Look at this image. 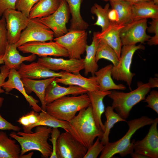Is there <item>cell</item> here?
I'll list each match as a JSON object with an SVG mask.
<instances>
[{"label": "cell", "mask_w": 158, "mask_h": 158, "mask_svg": "<svg viewBox=\"0 0 158 158\" xmlns=\"http://www.w3.org/2000/svg\"><path fill=\"white\" fill-rule=\"evenodd\" d=\"M69 133L87 149L93 144L96 137L102 139L103 132L97 127L90 104L80 110L69 122Z\"/></svg>", "instance_id": "obj_1"}, {"label": "cell", "mask_w": 158, "mask_h": 158, "mask_svg": "<svg viewBox=\"0 0 158 158\" xmlns=\"http://www.w3.org/2000/svg\"><path fill=\"white\" fill-rule=\"evenodd\" d=\"M36 127L34 132L27 133L19 131L16 133L12 132L10 136L20 144L21 156L29 151L37 150L44 158H48L52 152V146L48 142L52 128L44 126Z\"/></svg>", "instance_id": "obj_2"}, {"label": "cell", "mask_w": 158, "mask_h": 158, "mask_svg": "<svg viewBox=\"0 0 158 158\" xmlns=\"http://www.w3.org/2000/svg\"><path fill=\"white\" fill-rule=\"evenodd\" d=\"M154 119L146 116L127 121L128 129L125 135L119 140L109 142L105 145L101 152L100 158H111L118 154L122 157L133 152V139L131 141L133 135L138 129L146 126L151 125Z\"/></svg>", "instance_id": "obj_3"}, {"label": "cell", "mask_w": 158, "mask_h": 158, "mask_svg": "<svg viewBox=\"0 0 158 158\" xmlns=\"http://www.w3.org/2000/svg\"><path fill=\"white\" fill-rule=\"evenodd\" d=\"M90 104L87 93L79 95L65 96L47 104L46 111L62 120L70 121L80 110Z\"/></svg>", "instance_id": "obj_4"}, {"label": "cell", "mask_w": 158, "mask_h": 158, "mask_svg": "<svg viewBox=\"0 0 158 158\" xmlns=\"http://www.w3.org/2000/svg\"><path fill=\"white\" fill-rule=\"evenodd\" d=\"M150 83L141 81L137 82V87L127 93L116 90L111 91L108 96L112 100L111 107L122 118L127 119L133 107L140 101L144 100L150 92Z\"/></svg>", "instance_id": "obj_5"}, {"label": "cell", "mask_w": 158, "mask_h": 158, "mask_svg": "<svg viewBox=\"0 0 158 158\" xmlns=\"http://www.w3.org/2000/svg\"><path fill=\"white\" fill-rule=\"evenodd\" d=\"M145 49V46L141 44L122 46L119 63L116 66H113L112 69L111 75L113 79L125 82L130 89L132 79L135 75L130 70L133 56L138 50Z\"/></svg>", "instance_id": "obj_6"}, {"label": "cell", "mask_w": 158, "mask_h": 158, "mask_svg": "<svg viewBox=\"0 0 158 158\" xmlns=\"http://www.w3.org/2000/svg\"><path fill=\"white\" fill-rule=\"evenodd\" d=\"M87 33L86 30L68 31L65 35L54 39L67 51L69 59H81L87 45Z\"/></svg>", "instance_id": "obj_7"}, {"label": "cell", "mask_w": 158, "mask_h": 158, "mask_svg": "<svg viewBox=\"0 0 158 158\" xmlns=\"http://www.w3.org/2000/svg\"><path fill=\"white\" fill-rule=\"evenodd\" d=\"M54 33L43 24L40 18L29 19L26 27L21 32L20 39L15 44L17 47L31 42H46L52 41Z\"/></svg>", "instance_id": "obj_8"}, {"label": "cell", "mask_w": 158, "mask_h": 158, "mask_svg": "<svg viewBox=\"0 0 158 158\" xmlns=\"http://www.w3.org/2000/svg\"><path fill=\"white\" fill-rule=\"evenodd\" d=\"M147 28L145 18L132 20L124 25L120 33L122 46L136 45L147 41L151 37L146 33Z\"/></svg>", "instance_id": "obj_9"}, {"label": "cell", "mask_w": 158, "mask_h": 158, "mask_svg": "<svg viewBox=\"0 0 158 158\" xmlns=\"http://www.w3.org/2000/svg\"><path fill=\"white\" fill-rule=\"evenodd\" d=\"M18 49L23 53H31L41 57L68 56L67 50L59 44L52 40L48 42H29L19 46Z\"/></svg>", "instance_id": "obj_10"}, {"label": "cell", "mask_w": 158, "mask_h": 158, "mask_svg": "<svg viewBox=\"0 0 158 158\" xmlns=\"http://www.w3.org/2000/svg\"><path fill=\"white\" fill-rule=\"evenodd\" d=\"M87 150L68 132L60 133L57 139L56 151L58 158H83Z\"/></svg>", "instance_id": "obj_11"}, {"label": "cell", "mask_w": 158, "mask_h": 158, "mask_svg": "<svg viewBox=\"0 0 158 158\" xmlns=\"http://www.w3.org/2000/svg\"><path fill=\"white\" fill-rule=\"evenodd\" d=\"M60 1L59 8L54 13L40 18L42 22L52 31L56 38L61 37L68 32L66 24L69 18V7L65 0Z\"/></svg>", "instance_id": "obj_12"}, {"label": "cell", "mask_w": 158, "mask_h": 158, "mask_svg": "<svg viewBox=\"0 0 158 158\" xmlns=\"http://www.w3.org/2000/svg\"><path fill=\"white\" fill-rule=\"evenodd\" d=\"M3 16L6 22L8 43L15 44L19 40L22 30L26 27L29 18L15 9L6 10Z\"/></svg>", "instance_id": "obj_13"}, {"label": "cell", "mask_w": 158, "mask_h": 158, "mask_svg": "<svg viewBox=\"0 0 158 158\" xmlns=\"http://www.w3.org/2000/svg\"><path fill=\"white\" fill-rule=\"evenodd\" d=\"M158 118L154 119L148 132L140 140L133 139L135 152L147 157L148 158H158Z\"/></svg>", "instance_id": "obj_14"}, {"label": "cell", "mask_w": 158, "mask_h": 158, "mask_svg": "<svg viewBox=\"0 0 158 158\" xmlns=\"http://www.w3.org/2000/svg\"><path fill=\"white\" fill-rule=\"evenodd\" d=\"M37 62L49 70L54 71L63 70L77 74L84 69L83 59L54 58L49 57H41Z\"/></svg>", "instance_id": "obj_15"}, {"label": "cell", "mask_w": 158, "mask_h": 158, "mask_svg": "<svg viewBox=\"0 0 158 158\" xmlns=\"http://www.w3.org/2000/svg\"><path fill=\"white\" fill-rule=\"evenodd\" d=\"M8 77V80L2 86L4 91L8 93L13 89H16L23 95L33 110L38 112L41 111L42 109L37 104L38 100L27 94L18 71L13 68L10 69Z\"/></svg>", "instance_id": "obj_16"}, {"label": "cell", "mask_w": 158, "mask_h": 158, "mask_svg": "<svg viewBox=\"0 0 158 158\" xmlns=\"http://www.w3.org/2000/svg\"><path fill=\"white\" fill-rule=\"evenodd\" d=\"M17 71L21 79L27 78L39 80L52 77L60 78L62 75L61 71L57 72L51 70L37 62L29 64L23 63Z\"/></svg>", "instance_id": "obj_17"}, {"label": "cell", "mask_w": 158, "mask_h": 158, "mask_svg": "<svg viewBox=\"0 0 158 158\" xmlns=\"http://www.w3.org/2000/svg\"><path fill=\"white\" fill-rule=\"evenodd\" d=\"M62 76L56 78L55 81L58 83L65 85H73L80 87L88 92L99 90V86L95 75L86 78L80 73H73L66 71H61Z\"/></svg>", "instance_id": "obj_18"}, {"label": "cell", "mask_w": 158, "mask_h": 158, "mask_svg": "<svg viewBox=\"0 0 158 158\" xmlns=\"http://www.w3.org/2000/svg\"><path fill=\"white\" fill-rule=\"evenodd\" d=\"M87 91L80 87L69 85L68 87L60 85L55 80L47 87L45 92V102L46 104L62 97L72 95L77 96L87 93Z\"/></svg>", "instance_id": "obj_19"}, {"label": "cell", "mask_w": 158, "mask_h": 158, "mask_svg": "<svg viewBox=\"0 0 158 158\" xmlns=\"http://www.w3.org/2000/svg\"><path fill=\"white\" fill-rule=\"evenodd\" d=\"M124 25H119L110 21L108 28L103 31L95 32L93 34L98 39H102L111 47L120 59L122 45L120 33Z\"/></svg>", "instance_id": "obj_20"}, {"label": "cell", "mask_w": 158, "mask_h": 158, "mask_svg": "<svg viewBox=\"0 0 158 158\" xmlns=\"http://www.w3.org/2000/svg\"><path fill=\"white\" fill-rule=\"evenodd\" d=\"M111 91H102L97 90L87 93L90 101L92 114L96 125L103 133L105 128L101 119L102 115L105 110L103 99L105 96L111 93Z\"/></svg>", "instance_id": "obj_21"}, {"label": "cell", "mask_w": 158, "mask_h": 158, "mask_svg": "<svg viewBox=\"0 0 158 158\" xmlns=\"http://www.w3.org/2000/svg\"><path fill=\"white\" fill-rule=\"evenodd\" d=\"M56 78L52 77L41 80L27 78L21 79L24 88L28 94L34 92L39 98L42 104V110L46 111L47 104L45 102L46 90L48 86L55 80Z\"/></svg>", "instance_id": "obj_22"}, {"label": "cell", "mask_w": 158, "mask_h": 158, "mask_svg": "<svg viewBox=\"0 0 158 158\" xmlns=\"http://www.w3.org/2000/svg\"><path fill=\"white\" fill-rule=\"evenodd\" d=\"M15 44L8 43L5 53L3 56L4 65L9 69H15L18 71L23 61L31 62L36 58V55L32 54L27 56L20 54Z\"/></svg>", "instance_id": "obj_23"}, {"label": "cell", "mask_w": 158, "mask_h": 158, "mask_svg": "<svg viewBox=\"0 0 158 158\" xmlns=\"http://www.w3.org/2000/svg\"><path fill=\"white\" fill-rule=\"evenodd\" d=\"M113 65H107L97 70L95 73L97 81L99 86V90L106 91L111 90H124L126 87L121 84H116L114 82L111 75Z\"/></svg>", "instance_id": "obj_24"}, {"label": "cell", "mask_w": 158, "mask_h": 158, "mask_svg": "<svg viewBox=\"0 0 158 158\" xmlns=\"http://www.w3.org/2000/svg\"><path fill=\"white\" fill-rule=\"evenodd\" d=\"M131 15L132 20L147 18H158V5L153 1L133 4Z\"/></svg>", "instance_id": "obj_25"}, {"label": "cell", "mask_w": 158, "mask_h": 158, "mask_svg": "<svg viewBox=\"0 0 158 158\" xmlns=\"http://www.w3.org/2000/svg\"><path fill=\"white\" fill-rule=\"evenodd\" d=\"M60 0H39L31 9L29 19L41 18L48 16L58 8Z\"/></svg>", "instance_id": "obj_26"}, {"label": "cell", "mask_w": 158, "mask_h": 158, "mask_svg": "<svg viewBox=\"0 0 158 158\" xmlns=\"http://www.w3.org/2000/svg\"><path fill=\"white\" fill-rule=\"evenodd\" d=\"M21 150L15 140L9 138L5 132L0 131V158H20Z\"/></svg>", "instance_id": "obj_27"}, {"label": "cell", "mask_w": 158, "mask_h": 158, "mask_svg": "<svg viewBox=\"0 0 158 158\" xmlns=\"http://www.w3.org/2000/svg\"><path fill=\"white\" fill-rule=\"evenodd\" d=\"M67 3L72 18L68 31L86 30L89 25L84 20L80 14L81 5L84 0H65Z\"/></svg>", "instance_id": "obj_28"}, {"label": "cell", "mask_w": 158, "mask_h": 158, "mask_svg": "<svg viewBox=\"0 0 158 158\" xmlns=\"http://www.w3.org/2000/svg\"><path fill=\"white\" fill-rule=\"evenodd\" d=\"M111 8L115 11L117 16L116 24L124 25L132 21L131 4L125 0H111Z\"/></svg>", "instance_id": "obj_29"}, {"label": "cell", "mask_w": 158, "mask_h": 158, "mask_svg": "<svg viewBox=\"0 0 158 158\" xmlns=\"http://www.w3.org/2000/svg\"><path fill=\"white\" fill-rule=\"evenodd\" d=\"M98 40V39L93 34L91 44L87 45L85 50L86 55L83 59L84 73L85 76H87L90 73L92 76H94L95 73L98 70L99 66L95 60Z\"/></svg>", "instance_id": "obj_30"}, {"label": "cell", "mask_w": 158, "mask_h": 158, "mask_svg": "<svg viewBox=\"0 0 158 158\" xmlns=\"http://www.w3.org/2000/svg\"><path fill=\"white\" fill-rule=\"evenodd\" d=\"M98 39L95 56L96 62L97 63L100 59H104L111 61L113 66H116L119 63V59L116 52L104 40Z\"/></svg>", "instance_id": "obj_31"}, {"label": "cell", "mask_w": 158, "mask_h": 158, "mask_svg": "<svg viewBox=\"0 0 158 158\" xmlns=\"http://www.w3.org/2000/svg\"><path fill=\"white\" fill-rule=\"evenodd\" d=\"M104 113L106 120L104 124L105 130L100 141L104 145L109 142V135L110 130L114 125L118 122L127 121L126 119L122 118L117 113L115 112L111 106L107 107L105 109Z\"/></svg>", "instance_id": "obj_32"}, {"label": "cell", "mask_w": 158, "mask_h": 158, "mask_svg": "<svg viewBox=\"0 0 158 158\" xmlns=\"http://www.w3.org/2000/svg\"><path fill=\"white\" fill-rule=\"evenodd\" d=\"M109 4H106L103 8L101 5L95 3L91 8L92 13L95 14L97 17L96 22L94 25L100 26L102 28L101 31L105 30L110 23L109 13L110 10Z\"/></svg>", "instance_id": "obj_33"}, {"label": "cell", "mask_w": 158, "mask_h": 158, "mask_svg": "<svg viewBox=\"0 0 158 158\" xmlns=\"http://www.w3.org/2000/svg\"><path fill=\"white\" fill-rule=\"evenodd\" d=\"M39 115L40 120L36 127L39 126H44L52 128H60L66 131L69 132L68 122L58 119L42 110L39 113Z\"/></svg>", "instance_id": "obj_34"}, {"label": "cell", "mask_w": 158, "mask_h": 158, "mask_svg": "<svg viewBox=\"0 0 158 158\" xmlns=\"http://www.w3.org/2000/svg\"><path fill=\"white\" fill-rule=\"evenodd\" d=\"M40 119L39 113L33 110L20 117L17 121L22 126L24 132L30 133L32 132V129L36 127Z\"/></svg>", "instance_id": "obj_35"}, {"label": "cell", "mask_w": 158, "mask_h": 158, "mask_svg": "<svg viewBox=\"0 0 158 158\" xmlns=\"http://www.w3.org/2000/svg\"><path fill=\"white\" fill-rule=\"evenodd\" d=\"M8 43L6 22L3 16L0 19V56H4Z\"/></svg>", "instance_id": "obj_36"}, {"label": "cell", "mask_w": 158, "mask_h": 158, "mask_svg": "<svg viewBox=\"0 0 158 158\" xmlns=\"http://www.w3.org/2000/svg\"><path fill=\"white\" fill-rule=\"evenodd\" d=\"M39 0H17L15 9L21 12L28 17L30 10Z\"/></svg>", "instance_id": "obj_37"}, {"label": "cell", "mask_w": 158, "mask_h": 158, "mask_svg": "<svg viewBox=\"0 0 158 158\" xmlns=\"http://www.w3.org/2000/svg\"><path fill=\"white\" fill-rule=\"evenodd\" d=\"M97 138L95 142L87 149L83 158H97L103 149L104 145Z\"/></svg>", "instance_id": "obj_38"}, {"label": "cell", "mask_w": 158, "mask_h": 158, "mask_svg": "<svg viewBox=\"0 0 158 158\" xmlns=\"http://www.w3.org/2000/svg\"><path fill=\"white\" fill-rule=\"evenodd\" d=\"M150 26L147 28L149 33H154L155 35L150 38L147 44L150 46L157 45L158 44V18L153 19L152 21L149 22Z\"/></svg>", "instance_id": "obj_39"}, {"label": "cell", "mask_w": 158, "mask_h": 158, "mask_svg": "<svg viewBox=\"0 0 158 158\" xmlns=\"http://www.w3.org/2000/svg\"><path fill=\"white\" fill-rule=\"evenodd\" d=\"M147 103L146 107L150 108L158 114V92L155 90L151 91L144 99Z\"/></svg>", "instance_id": "obj_40"}, {"label": "cell", "mask_w": 158, "mask_h": 158, "mask_svg": "<svg viewBox=\"0 0 158 158\" xmlns=\"http://www.w3.org/2000/svg\"><path fill=\"white\" fill-rule=\"evenodd\" d=\"M60 134V132L58 128H52L51 133V138H49L52 144V152L50 158H58L56 153V148L57 140Z\"/></svg>", "instance_id": "obj_41"}, {"label": "cell", "mask_w": 158, "mask_h": 158, "mask_svg": "<svg viewBox=\"0 0 158 158\" xmlns=\"http://www.w3.org/2000/svg\"><path fill=\"white\" fill-rule=\"evenodd\" d=\"M17 0H0V17L8 9H15Z\"/></svg>", "instance_id": "obj_42"}, {"label": "cell", "mask_w": 158, "mask_h": 158, "mask_svg": "<svg viewBox=\"0 0 158 158\" xmlns=\"http://www.w3.org/2000/svg\"><path fill=\"white\" fill-rule=\"evenodd\" d=\"M21 128L18 126L13 125L4 118L0 114V130H13L19 131Z\"/></svg>", "instance_id": "obj_43"}, {"label": "cell", "mask_w": 158, "mask_h": 158, "mask_svg": "<svg viewBox=\"0 0 158 158\" xmlns=\"http://www.w3.org/2000/svg\"><path fill=\"white\" fill-rule=\"evenodd\" d=\"M0 94H1L5 92L4 90L2 88V86L8 77L10 69L4 65L0 67Z\"/></svg>", "instance_id": "obj_44"}, {"label": "cell", "mask_w": 158, "mask_h": 158, "mask_svg": "<svg viewBox=\"0 0 158 158\" xmlns=\"http://www.w3.org/2000/svg\"><path fill=\"white\" fill-rule=\"evenodd\" d=\"M148 83L150 84L151 88L158 87V79L157 78H150Z\"/></svg>", "instance_id": "obj_45"}, {"label": "cell", "mask_w": 158, "mask_h": 158, "mask_svg": "<svg viewBox=\"0 0 158 158\" xmlns=\"http://www.w3.org/2000/svg\"><path fill=\"white\" fill-rule=\"evenodd\" d=\"M131 156L133 158H148L145 155L133 152L130 154Z\"/></svg>", "instance_id": "obj_46"}, {"label": "cell", "mask_w": 158, "mask_h": 158, "mask_svg": "<svg viewBox=\"0 0 158 158\" xmlns=\"http://www.w3.org/2000/svg\"><path fill=\"white\" fill-rule=\"evenodd\" d=\"M128 1L131 5L137 3L149 1H153V0H125Z\"/></svg>", "instance_id": "obj_47"}, {"label": "cell", "mask_w": 158, "mask_h": 158, "mask_svg": "<svg viewBox=\"0 0 158 158\" xmlns=\"http://www.w3.org/2000/svg\"><path fill=\"white\" fill-rule=\"evenodd\" d=\"M4 101V98L2 97H0V107H1Z\"/></svg>", "instance_id": "obj_48"}, {"label": "cell", "mask_w": 158, "mask_h": 158, "mask_svg": "<svg viewBox=\"0 0 158 158\" xmlns=\"http://www.w3.org/2000/svg\"><path fill=\"white\" fill-rule=\"evenodd\" d=\"M3 56H0V64L4 63L3 60Z\"/></svg>", "instance_id": "obj_49"}, {"label": "cell", "mask_w": 158, "mask_h": 158, "mask_svg": "<svg viewBox=\"0 0 158 158\" xmlns=\"http://www.w3.org/2000/svg\"><path fill=\"white\" fill-rule=\"evenodd\" d=\"M153 1L155 4L158 5V0H153Z\"/></svg>", "instance_id": "obj_50"}, {"label": "cell", "mask_w": 158, "mask_h": 158, "mask_svg": "<svg viewBox=\"0 0 158 158\" xmlns=\"http://www.w3.org/2000/svg\"><path fill=\"white\" fill-rule=\"evenodd\" d=\"M101 0L107 2L108 1H109L111 0Z\"/></svg>", "instance_id": "obj_51"}]
</instances>
